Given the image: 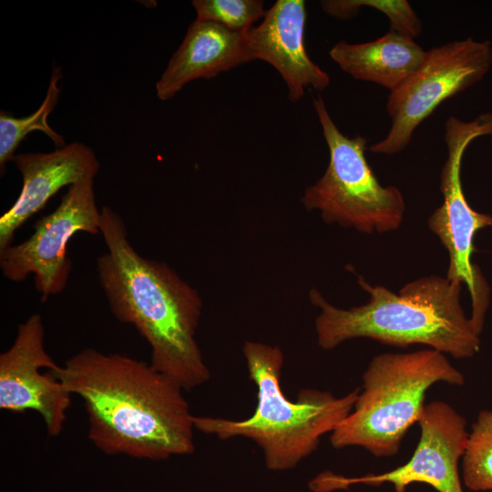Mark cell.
Instances as JSON below:
<instances>
[{"label": "cell", "mask_w": 492, "mask_h": 492, "mask_svg": "<svg viewBox=\"0 0 492 492\" xmlns=\"http://www.w3.org/2000/svg\"><path fill=\"white\" fill-rule=\"evenodd\" d=\"M101 210L94 191V179L78 181L62 197L55 210L38 219L30 237L0 251L3 276L22 282L34 275L43 302L66 288L72 261L67 245L77 232L100 234Z\"/></svg>", "instance_id": "9"}, {"label": "cell", "mask_w": 492, "mask_h": 492, "mask_svg": "<svg viewBox=\"0 0 492 492\" xmlns=\"http://www.w3.org/2000/svg\"><path fill=\"white\" fill-rule=\"evenodd\" d=\"M436 383L465 384L463 374L437 350L375 355L363 374L353 411L330 435L332 446H360L376 457L395 456Z\"/></svg>", "instance_id": "5"}, {"label": "cell", "mask_w": 492, "mask_h": 492, "mask_svg": "<svg viewBox=\"0 0 492 492\" xmlns=\"http://www.w3.org/2000/svg\"><path fill=\"white\" fill-rule=\"evenodd\" d=\"M462 480L469 490H492V409L479 412L468 432Z\"/></svg>", "instance_id": "17"}, {"label": "cell", "mask_w": 492, "mask_h": 492, "mask_svg": "<svg viewBox=\"0 0 492 492\" xmlns=\"http://www.w3.org/2000/svg\"><path fill=\"white\" fill-rule=\"evenodd\" d=\"M87 415V436L108 455L166 460L195 451L185 391L150 364L86 348L50 370Z\"/></svg>", "instance_id": "1"}, {"label": "cell", "mask_w": 492, "mask_h": 492, "mask_svg": "<svg viewBox=\"0 0 492 492\" xmlns=\"http://www.w3.org/2000/svg\"><path fill=\"white\" fill-rule=\"evenodd\" d=\"M417 423L419 441L405 464L387 472L359 477L323 473L313 481L312 487L317 492H330L354 484L389 483L395 492H405L411 484L424 483L438 492H464L458 471L468 437L464 416L448 404L433 401L425 404Z\"/></svg>", "instance_id": "10"}, {"label": "cell", "mask_w": 492, "mask_h": 492, "mask_svg": "<svg viewBox=\"0 0 492 492\" xmlns=\"http://www.w3.org/2000/svg\"><path fill=\"white\" fill-rule=\"evenodd\" d=\"M313 102L329 149V163L323 175L305 189L301 199L303 207L319 210L328 224L362 233L396 231L405 211L400 190L379 183L364 155L366 138L343 134L321 96Z\"/></svg>", "instance_id": "6"}, {"label": "cell", "mask_w": 492, "mask_h": 492, "mask_svg": "<svg viewBox=\"0 0 492 492\" xmlns=\"http://www.w3.org/2000/svg\"><path fill=\"white\" fill-rule=\"evenodd\" d=\"M306 5L302 0H277L261 23L245 34L251 61L263 60L282 76L288 99L299 101L307 88L318 91L330 84L329 75L308 56L304 44Z\"/></svg>", "instance_id": "12"}, {"label": "cell", "mask_w": 492, "mask_h": 492, "mask_svg": "<svg viewBox=\"0 0 492 492\" xmlns=\"http://www.w3.org/2000/svg\"><path fill=\"white\" fill-rule=\"evenodd\" d=\"M242 353L249 377L257 387L253 414L243 420L193 415L194 427L220 440L251 439L262 450L268 469H292L317 449L323 436L331 434L348 416L360 388L341 397L328 391L302 389L292 401L281 385L284 356L280 347L246 341Z\"/></svg>", "instance_id": "4"}, {"label": "cell", "mask_w": 492, "mask_h": 492, "mask_svg": "<svg viewBox=\"0 0 492 492\" xmlns=\"http://www.w3.org/2000/svg\"><path fill=\"white\" fill-rule=\"evenodd\" d=\"M245 34L196 18L156 83L159 99L172 98L193 80L212 78L251 62Z\"/></svg>", "instance_id": "14"}, {"label": "cell", "mask_w": 492, "mask_h": 492, "mask_svg": "<svg viewBox=\"0 0 492 492\" xmlns=\"http://www.w3.org/2000/svg\"><path fill=\"white\" fill-rule=\"evenodd\" d=\"M107 251L96 260L99 284L112 314L147 341L149 364L190 391L210 379L196 340L202 310L199 292L162 261L141 256L130 243L122 217L101 209Z\"/></svg>", "instance_id": "2"}, {"label": "cell", "mask_w": 492, "mask_h": 492, "mask_svg": "<svg viewBox=\"0 0 492 492\" xmlns=\"http://www.w3.org/2000/svg\"><path fill=\"white\" fill-rule=\"evenodd\" d=\"M492 66L488 40L467 37L426 51L417 68L386 101L391 118L386 136L368 149L384 155L404 150L414 132L446 99L480 82Z\"/></svg>", "instance_id": "8"}, {"label": "cell", "mask_w": 492, "mask_h": 492, "mask_svg": "<svg viewBox=\"0 0 492 492\" xmlns=\"http://www.w3.org/2000/svg\"><path fill=\"white\" fill-rule=\"evenodd\" d=\"M191 3L197 19L241 33L248 32L252 24L266 14L261 0H194Z\"/></svg>", "instance_id": "19"}, {"label": "cell", "mask_w": 492, "mask_h": 492, "mask_svg": "<svg viewBox=\"0 0 492 492\" xmlns=\"http://www.w3.org/2000/svg\"><path fill=\"white\" fill-rule=\"evenodd\" d=\"M60 67H54L46 97L39 108L25 118H15L12 114L0 112V170L5 172L8 161H13L15 152L21 141L32 131H42L49 137L57 148L66 146L63 136L56 133L48 124V117L56 108L60 95L58 81Z\"/></svg>", "instance_id": "16"}, {"label": "cell", "mask_w": 492, "mask_h": 492, "mask_svg": "<svg viewBox=\"0 0 492 492\" xmlns=\"http://www.w3.org/2000/svg\"><path fill=\"white\" fill-rule=\"evenodd\" d=\"M358 283L369 300L350 309L338 308L317 289L310 290V301L320 310L315 332L322 349L369 338L401 347L424 344L456 359L479 352L480 334L461 305L462 284L435 274L406 283L398 293L373 286L361 276Z\"/></svg>", "instance_id": "3"}, {"label": "cell", "mask_w": 492, "mask_h": 492, "mask_svg": "<svg viewBox=\"0 0 492 492\" xmlns=\"http://www.w3.org/2000/svg\"><path fill=\"white\" fill-rule=\"evenodd\" d=\"M480 137L492 138V113L465 121L450 117L445 124L447 159L440 176L443 203L428 218V227L448 252L446 278L465 283L471 298L470 320L481 335L490 302V288L480 268L472 261L477 232L492 226V215L476 211L467 202L461 181V165L466 148Z\"/></svg>", "instance_id": "7"}, {"label": "cell", "mask_w": 492, "mask_h": 492, "mask_svg": "<svg viewBox=\"0 0 492 492\" xmlns=\"http://www.w3.org/2000/svg\"><path fill=\"white\" fill-rule=\"evenodd\" d=\"M426 51L415 38L390 30L364 43L337 42L330 57L354 78L374 83L393 91L421 64Z\"/></svg>", "instance_id": "15"}, {"label": "cell", "mask_w": 492, "mask_h": 492, "mask_svg": "<svg viewBox=\"0 0 492 492\" xmlns=\"http://www.w3.org/2000/svg\"><path fill=\"white\" fill-rule=\"evenodd\" d=\"M13 162L22 175L21 192L0 217V251L13 244L15 231L62 188L94 179L99 161L91 148L73 142L48 153H21Z\"/></svg>", "instance_id": "13"}, {"label": "cell", "mask_w": 492, "mask_h": 492, "mask_svg": "<svg viewBox=\"0 0 492 492\" xmlns=\"http://www.w3.org/2000/svg\"><path fill=\"white\" fill-rule=\"evenodd\" d=\"M45 328L39 313L17 325L11 346L0 354V409L35 411L49 436H58L71 405L68 393L50 370L58 366L45 349Z\"/></svg>", "instance_id": "11"}, {"label": "cell", "mask_w": 492, "mask_h": 492, "mask_svg": "<svg viewBox=\"0 0 492 492\" xmlns=\"http://www.w3.org/2000/svg\"><path fill=\"white\" fill-rule=\"evenodd\" d=\"M320 5L328 15L341 20L354 17L362 7H373L389 18L391 30L413 38L422 32L420 18L405 0H323Z\"/></svg>", "instance_id": "18"}]
</instances>
